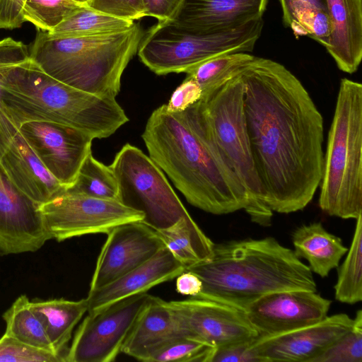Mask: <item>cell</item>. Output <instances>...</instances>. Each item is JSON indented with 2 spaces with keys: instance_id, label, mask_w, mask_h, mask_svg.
Masks as SVG:
<instances>
[{
  "instance_id": "1",
  "label": "cell",
  "mask_w": 362,
  "mask_h": 362,
  "mask_svg": "<svg viewBox=\"0 0 362 362\" xmlns=\"http://www.w3.org/2000/svg\"><path fill=\"white\" fill-rule=\"evenodd\" d=\"M252 153L273 211L312 201L322 177L323 117L308 91L283 64L255 57L240 72Z\"/></svg>"
},
{
  "instance_id": "2",
  "label": "cell",
  "mask_w": 362,
  "mask_h": 362,
  "mask_svg": "<svg viewBox=\"0 0 362 362\" xmlns=\"http://www.w3.org/2000/svg\"><path fill=\"white\" fill-rule=\"evenodd\" d=\"M141 137L149 157L192 206L215 215L245 209V189L218 148L165 104L151 113Z\"/></svg>"
},
{
  "instance_id": "3",
  "label": "cell",
  "mask_w": 362,
  "mask_h": 362,
  "mask_svg": "<svg viewBox=\"0 0 362 362\" xmlns=\"http://www.w3.org/2000/svg\"><path fill=\"white\" fill-rule=\"evenodd\" d=\"M202 282L194 298L245 311L272 293L317 291L313 273L293 251L272 237L230 240L214 245L211 256L185 267Z\"/></svg>"
},
{
  "instance_id": "4",
  "label": "cell",
  "mask_w": 362,
  "mask_h": 362,
  "mask_svg": "<svg viewBox=\"0 0 362 362\" xmlns=\"http://www.w3.org/2000/svg\"><path fill=\"white\" fill-rule=\"evenodd\" d=\"M0 86V103L17 126L28 121L53 122L105 139L129 122L115 98L66 85L30 58L8 66Z\"/></svg>"
},
{
  "instance_id": "5",
  "label": "cell",
  "mask_w": 362,
  "mask_h": 362,
  "mask_svg": "<svg viewBox=\"0 0 362 362\" xmlns=\"http://www.w3.org/2000/svg\"><path fill=\"white\" fill-rule=\"evenodd\" d=\"M143 36L138 23L124 31L86 37L57 38L37 30L30 59L66 85L115 98L122 74Z\"/></svg>"
},
{
  "instance_id": "6",
  "label": "cell",
  "mask_w": 362,
  "mask_h": 362,
  "mask_svg": "<svg viewBox=\"0 0 362 362\" xmlns=\"http://www.w3.org/2000/svg\"><path fill=\"white\" fill-rule=\"evenodd\" d=\"M190 129L207 137L218 148L245 189V211L262 226L272 223L273 211L255 168L244 110V84L240 73L195 103L175 113Z\"/></svg>"
},
{
  "instance_id": "7",
  "label": "cell",
  "mask_w": 362,
  "mask_h": 362,
  "mask_svg": "<svg viewBox=\"0 0 362 362\" xmlns=\"http://www.w3.org/2000/svg\"><path fill=\"white\" fill-rule=\"evenodd\" d=\"M319 206L331 216L362 215V85L340 81L324 153Z\"/></svg>"
},
{
  "instance_id": "8",
  "label": "cell",
  "mask_w": 362,
  "mask_h": 362,
  "mask_svg": "<svg viewBox=\"0 0 362 362\" xmlns=\"http://www.w3.org/2000/svg\"><path fill=\"white\" fill-rule=\"evenodd\" d=\"M263 25L262 17L228 31L199 34L169 21H158L144 34L138 55L157 75L186 73L197 64L220 54L252 52Z\"/></svg>"
},
{
  "instance_id": "9",
  "label": "cell",
  "mask_w": 362,
  "mask_h": 362,
  "mask_svg": "<svg viewBox=\"0 0 362 362\" xmlns=\"http://www.w3.org/2000/svg\"><path fill=\"white\" fill-rule=\"evenodd\" d=\"M110 167L117 183V200L141 211L142 221L155 230L189 215L161 169L141 149L126 144Z\"/></svg>"
},
{
  "instance_id": "10",
  "label": "cell",
  "mask_w": 362,
  "mask_h": 362,
  "mask_svg": "<svg viewBox=\"0 0 362 362\" xmlns=\"http://www.w3.org/2000/svg\"><path fill=\"white\" fill-rule=\"evenodd\" d=\"M39 209L50 239L58 242L88 234H107L118 225L144 218L141 211L117 200L66 190L39 205Z\"/></svg>"
},
{
  "instance_id": "11",
  "label": "cell",
  "mask_w": 362,
  "mask_h": 362,
  "mask_svg": "<svg viewBox=\"0 0 362 362\" xmlns=\"http://www.w3.org/2000/svg\"><path fill=\"white\" fill-rule=\"evenodd\" d=\"M150 296L141 293L88 313L68 348L65 362L115 361Z\"/></svg>"
},
{
  "instance_id": "12",
  "label": "cell",
  "mask_w": 362,
  "mask_h": 362,
  "mask_svg": "<svg viewBox=\"0 0 362 362\" xmlns=\"http://www.w3.org/2000/svg\"><path fill=\"white\" fill-rule=\"evenodd\" d=\"M168 305L182 335L214 348L258 337L245 312L234 307L194 297Z\"/></svg>"
},
{
  "instance_id": "13",
  "label": "cell",
  "mask_w": 362,
  "mask_h": 362,
  "mask_svg": "<svg viewBox=\"0 0 362 362\" xmlns=\"http://www.w3.org/2000/svg\"><path fill=\"white\" fill-rule=\"evenodd\" d=\"M18 128L47 170L62 185L70 187L94 139L78 129L53 122L28 121Z\"/></svg>"
},
{
  "instance_id": "14",
  "label": "cell",
  "mask_w": 362,
  "mask_h": 362,
  "mask_svg": "<svg viewBox=\"0 0 362 362\" xmlns=\"http://www.w3.org/2000/svg\"><path fill=\"white\" fill-rule=\"evenodd\" d=\"M331 303L317 291L288 290L266 295L244 312L261 337L318 322L327 316Z\"/></svg>"
},
{
  "instance_id": "15",
  "label": "cell",
  "mask_w": 362,
  "mask_h": 362,
  "mask_svg": "<svg viewBox=\"0 0 362 362\" xmlns=\"http://www.w3.org/2000/svg\"><path fill=\"white\" fill-rule=\"evenodd\" d=\"M0 168L16 187L39 205L66 188L43 166L1 103Z\"/></svg>"
},
{
  "instance_id": "16",
  "label": "cell",
  "mask_w": 362,
  "mask_h": 362,
  "mask_svg": "<svg viewBox=\"0 0 362 362\" xmlns=\"http://www.w3.org/2000/svg\"><path fill=\"white\" fill-rule=\"evenodd\" d=\"M107 234L89 291L99 288L144 264L165 247L158 232L141 221L118 225Z\"/></svg>"
},
{
  "instance_id": "17",
  "label": "cell",
  "mask_w": 362,
  "mask_h": 362,
  "mask_svg": "<svg viewBox=\"0 0 362 362\" xmlns=\"http://www.w3.org/2000/svg\"><path fill=\"white\" fill-rule=\"evenodd\" d=\"M353 325L347 314L327 316L321 321L294 330L258 337L251 349L260 362H313Z\"/></svg>"
},
{
  "instance_id": "18",
  "label": "cell",
  "mask_w": 362,
  "mask_h": 362,
  "mask_svg": "<svg viewBox=\"0 0 362 362\" xmlns=\"http://www.w3.org/2000/svg\"><path fill=\"white\" fill-rule=\"evenodd\" d=\"M49 240L39 204L0 168V255L33 252Z\"/></svg>"
},
{
  "instance_id": "19",
  "label": "cell",
  "mask_w": 362,
  "mask_h": 362,
  "mask_svg": "<svg viewBox=\"0 0 362 362\" xmlns=\"http://www.w3.org/2000/svg\"><path fill=\"white\" fill-rule=\"evenodd\" d=\"M268 0H182L169 21L199 34L235 29L262 18Z\"/></svg>"
},
{
  "instance_id": "20",
  "label": "cell",
  "mask_w": 362,
  "mask_h": 362,
  "mask_svg": "<svg viewBox=\"0 0 362 362\" xmlns=\"http://www.w3.org/2000/svg\"><path fill=\"white\" fill-rule=\"evenodd\" d=\"M185 266L165 246L147 262L110 283L93 291L86 297L88 313L103 309L117 301L146 292L183 272Z\"/></svg>"
},
{
  "instance_id": "21",
  "label": "cell",
  "mask_w": 362,
  "mask_h": 362,
  "mask_svg": "<svg viewBox=\"0 0 362 362\" xmlns=\"http://www.w3.org/2000/svg\"><path fill=\"white\" fill-rule=\"evenodd\" d=\"M332 30L325 48L342 71L353 74L362 59V0H325Z\"/></svg>"
},
{
  "instance_id": "22",
  "label": "cell",
  "mask_w": 362,
  "mask_h": 362,
  "mask_svg": "<svg viewBox=\"0 0 362 362\" xmlns=\"http://www.w3.org/2000/svg\"><path fill=\"white\" fill-rule=\"evenodd\" d=\"M180 336L182 334L168 302L150 296L128 334L122 352L147 362L157 349Z\"/></svg>"
},
{
  "instance_id": "23",
  "label": "cell",
  "mask_w": 362,
  "mask_h": 362,
  "mask_svg": "<svg viewBox=\"0 0 362 362\" xmlns=\"http://www.w3.org/2000/svg\"><path fill=\"white\" fill-rule=\"evenodd\" d=\"M291 238L296 256L307 260L311 272L322 278L339 267L348 250L341 239L328 232L320 222L296 228Z\"/></svg>"
},
{
  "instance_id": "24",
  "label": "cell",
  "mask_w": 362,
  "mask_h": 362,
  "mask_svg": "<svg viewBox=\"0 0 362 362\" xmlns=\"http://www.w3.org/2000/svg\"><path fill=\"white\" fill-rule=\"evenodd\" d=\"M30 305L41 321L55 354L65 362L74 328L88 311L86 298L79 300L33 299Z\"/></svg>"
},
{
  "instance_id": "25",
  "label": "cell",
  "mask_w": 362,
  "mask_h": 362,
  "mask_svg": "<svg viewBox=\"0 0 362 362\" xmlns=\"http://www.w3.org/2000/svg\"><path fill=\"white\" fill-rule=\"evenodd\" d=\"M165 246L185 267L209 258L214 243L189 214L173 226L156 230Z\"/></svg>"
},
{
  "instance_id": "26",
  "label": "cell",
  "mask_w": 362,
  "mask_h": 362,
  "mask_svg": "<svg viewBox=\"0 0 362 362\" xmlns=\"http://www.w3.org/2000/svg\"><path fill=\"white\" fill-rule=\"evenodd\" d=\"M134 24L132 21L103 13L85 6L47 33L57 38L107 35L126 30Z\"/></svg>"
},
{
  "instance_id": "27",
  "label": "cell",
  "mask_w": 362,
  "mask_h": 362,
  "mask_svg": "<svg viewBox=\"0 0 362 362\" xmlns=\"http://www.w3.org/2000/svg\"><path fill=\"white\" fill-rule=\"evenodd\" d=\"M2 318L6 324L4 334L27 345L55 354L45 328L26 295L18 296L4 313Z\"/></svg>"
},
{
  "instance_id": "28",
  "label": "cell",
  "mask_w": 362,
  "mask_h": 362,
  "mask_svg": "<svg viewBox=\"0 0 362 362\" xmlns=\"http://www.w3.org/2000/svg\"><path fill=\"white\" fill-rule=\"evenodd\" d=\"M254 58L248 52L220 54L197 64L186 72L187 76L197 82L204 95L239 74Z\"/></svg>"
},
{
  "instance_id": "29",
  "label": "cell",
  "mask_w": 362,
  "mask_h": 362,
  "mask_svg": "<svg viewBox=\"0 0 362 362\" xmlns=\"http://www.w3.org/2000/svg\"><path fill=\"white\" fill-rule=\"evenodd\" d=\"M356 227L349 249L340 267L334 285L335 299L346 304L362 300V216L356 219Z\"/></svg>"
},
{
  "instance_id": "30",
  "label": "cell",
  "mask_w": 362,
  "mask_h": 362,
  "mask_svg": "<svg viewBox=\"0 0 362 362\" xmlns=\"http://www.w3.org/2000/svg\"><path fill=\"white\" fill-rule=\"evenodd\" d=\"M65 190L98 199L117 200L118 197L117 183L112 169L96 160L91 151L81 165L74 182Z\"/></svg>"
},
{
  "instance_id": "31",
  "label": "cell",
  "mask_w": 362,
  "mask_h": 362,
  "mask_svg": "<svg viewBox=\"0 0 362 362\" xmlns=\"http://www.w3.org/2000/svg\"><path fill=\"white\" fill-rule=\"evenodd\" d=\"M83 6L74 0H25L22 14L25 22L48 32Z\"/></svg>"
},
{
  "instance_id": "32",
  "label": "cell",
  "mask_w": 362,
  "mask_h": 362,
  "mask_svg": "<svg viewBox=\"0 0 362 362\" xmlns=\"http://www.w3.org/2000/svg\"><path fill=\"white\" fill-rule=\"evenodd\" d=\"M214 347L185 335L166 343L147 360V362H210Z\"/></svg>"
},
{
  "instance_id": "33",
  "label": "cell",
  "mask_w": 362,
  "mask_h": 362,
  "mask_svg": "<svg viewBox=\"0 0 362 362\" xmlns=\"http://www.w3.org/2000/svg\"><path fill=\"white\" fill-rule=\"evenodd\" d=\"M313 362H362V311L353 318L351 327Z\"/></svg>"
},
{
  "instance_id": "34",
  "label": "cell",
  "mask_w": 362,
  "mask_h": 362,
  "mask_svg": "<svg viewBox=\"0 0 362 362\" xmlns=\"http://www.w3.org/2000/svg\"><path fill=\"white\" fill-rule=\"evenodd\" d=\"M284 24L294 35H308L309 25L314 16L321 11H327L325 0H279Z\"/></svg>"
},
{
  "instance_id": "35",
  "label": "cell",
  "mask_w": 362,
  "mask_h": 362,
  "mask_svg": "<svg viewBox=\"0 0 362 362\" xmlns=\"http://www.w3.org/2000/svg\"><path fill=\"white\" fill-rule=\"evenodd\" d=\"M63 362L48 351L27 345L4 334L0 338V362Z\"/></svg>"
},
{
  "instance_id": "36",
  "label": "cell",
  "mask_w": 362,
  "mask_h": 362,
  "mask_svg": "<svg viewBox=\"0 0 362 362\" xmlns=\"http://www.w3.org/2000/svg\"><path fill=\"white\" fill-rule=\"evenodd\" d=\"M86 6L97 11L132 21L145 16L141 0H88Z\"/></svg>"
},
{
  "instance_id": "37",
  "label": "cell",
  "mask_w": 362,
  "mask_h": 362,
  "mask_svg": "<svg viewBox=\"0 0 362 362\" xmlns=\"http://www.w3.org/2000/svg\"><path fill=\"white\" fill-rule=\"evenodd\" d=\"M202 96L199 85L187 76L171 95L168 104H165L166 109L172 113L181 112L197 102Z\"/></svg>"
},
{
  "instance_id": "38",
  "label": "cell",
  "mask_w": 362,
  "mask_h": 362,
  "mask_svg": "<svg viewBox=\"0 0 362 362\" xmlns=\"http://www.w3.org/2000/svg\"><path fill=\"white\" fill-rule=\"evenodd\" d=\"M254 340L215 348L210 362H260L251 349Z\"/></svg>"
},
{
  "instance_id": "39",
  "label": "cell",
  "mask_w": 362,
  "mask_h": 362,
  "mask_svg": "<svg viewBox=\"0 0 362 362\" xmlns=\"http://www.w3.org/2000/svg\"><path fill=\"white\" fill-rule=\"evenodd\" d=\"M25 0H0V29L21 28L25 22L23 8Z\"/></svg>"
},
{
  "instance_id": "40",
  "label": "cell",
  "mask_w": 362,
  "mask_h": 362,
  "mask_svg": "<svg viewBox=\"0 0 362 362\" xmlns=\"http://www.w3.org/2000/svg\"><path fill=\"white\" fill-rule=\"evenodd\" d=\"M145 16L156 18L158 21L171 20L182 0H141Z\"/></svg>"
},
{
  "instance_id": "41",
  "label": "cell",
  "mask_w": 362,
  "mask_h": 362,
  "mask_svg": "<svg viewBox=\"0 0 362 362\" xmlns=\"http://www.w3.org/2000/svg\"><path fill=\"white\" fill-rule=\"evenodd\" d=\"M176 278L175 288L177 293L196 297L201 292L202 282L195 274L185 270Z\"/></svg>"
},
{
  "instance_id": "42",
  "label": "cell",
  "mask_w": 362,
  "mask_h": 362,
  "mask_svg": "<svg viewBox=\"0 0 362 362\" xmlns=\"http://www.w3.org/2000/svg\"><path fill=\"white\" fill-rule=\"evenodd\" d=\"M74 1L78 2L79 4L85 5V6H86V3L88 1V0H74Z\"/></svg>"
}]
</instances>
